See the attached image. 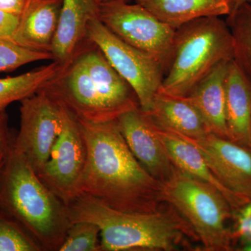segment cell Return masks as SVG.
<instances>
[{"label": "cell", "mask_w": 251, "mask_h": 251, "mask_svg": "<svg viewBox=\"0 0 251 251\" xmlns=\"http://www.w3.org/2000/svg\"><path fill=\"white\" fill-rule=\"evenodd\" d=\"M21 103L20 130L11 146L38 174L62 130V107L44 89Z\"/></svg>", "instance_id": "cell-9"}, {"label": "cell", "mask_w": 251, "mask_h": 251, "mask_svg": "<svg viewBox=\"0 0 251 251\" xmlns=\"http://www.w3.org/2000/svg\"><path fill=\"white\" fill-rule=\"evenodd\" d=\"M246 4H251V0H233V7L230 14H233L237 9Z\"/></svg>", "instance_id": "cell-29"}, {"label": "cell", "mask_w": 251, "mask_h": 251, "mask_svg": "<svg viewBox=\"0 0 251 251\" xmlns=\"http://www.w3.org/2000/svg\"><path fill=\"white\" fill-rule=\"evenodd\" d=\"M177 135L201 151L225 187L246 202H251V150L212 133L198 140Z\"/></svg>", "instance_id": "cell-11"}, {"label": "cell", "mask_w": 251, "mask_h": 251, "mask_svg": "<svg viewBox=\"0 0 251 251\" xmlns=\"http://www.w3.org/2000/svg\"><path fill=\"white\" fill-rule=\"evenodd\" d=\"M61 67L53 62L16 76L0 78V113L10 104L39 92L52 80Z\"/></svg>", "instance_id": "cell-20"}, {"label": "cell", "mask_w": 251, "mask_h": 251, "mask_svg": "<svg viewBox=\"0 0 251 251\" xmlns=\"http://www.w3.org/2000/svg\"><path fill=\"white\" fill-rule=\"evenodd\" d=\"M62 3V0H27L11 41L31 50L51 53Z\"/></svg>", "instance_id": "cell-14"}, {"label": "cell", "mask_w": 251, "mask_h": 251, "mask_svg": "<svg viewBox=\"0 0 251 251\" xmlns=\"http://www.w3.org/2000/svg\"><path fill=\"white\" fill-rule=\"evenodd\" d=\"M71 224L94 223L100 228V251H174L186 237L199 239L189 223L168 203L152 213L117 210L81 193L67 205Z\"/></svg>", "instance_id": "cell-3"}, {"label": "cell", "mask_w": 251, "mask_h": 251, "mask_svg": "<svg viewBox=\"0 0 251 251\" xmlns=\"http://www.w3.org/2000/svg\"><path fill=\"white\" fill-rule=\"evenodd\" d=\"M234 41V59L251 80V4L227 16Z\"/></svg>", "instance_id": "cell-21"}, {"label": "cell", "mask_w": 251, "mask_h": 251, "mask_svg": "<svg viewBox=\"0 0 251 251\" xmlns=\"http://www.w3.org/2000/svg\"><path fill=\"white\" fill-rule=\"evenodd\" d=\"M12 140L10 138L8 128V117L6 112L0 113V152L7 151Z\"/></svg>", "instance_id": "cell-27"}, {"label": "cell", "mask_w": 251, "mask_h": 251, "mask_svg": "<svg viewBox=\"0 0 251 251\" xmlns=\"http://www.w3.org/2000/svg\"><path fill=\"white\" fill-rule=\"evenodd\" d=\"M236 215L237 224L235 231L232 232L233 242L235 239H240L243 250L251 251V202L241 208Z\"/></svg>", "instance_id": "cell-25"}, {"label": "cell", "mask_w": 251, "mask_h": 251, "mask_svg": "<svg viewBox=\"0 0 251 251\" xmlns=\"http://www.w3.org/2000/svg\"><path fill=\"white\" fill-rule=\"evenodd\" d=\"M229 61L218 64L186 97L201 114L208 132L227 140L226 78Z\"/></svg>", "instance_id": "cell-16"}, {"label": "cell", "mask_w": 251, "mask_h": 251, "mask_svg": "<svg viewBox=\"0 0 251 251\" xmlns=\"http://www.w3.org/2000/svg\"><path fill=\"white\" fill-rule=\"evenodd\" d=\"M0 251H44L22 226L0 211Z\"/></svg>", "instance_id": "cell-22"}, {"label": "cell", "mask_w": 251, "mask_h": 251, "mask_svg": "<svg viewBox=\"0 0 251 251\" xmlns=\"http://www.w3.org/2000/svg\"><path fill=\"white\" fill-rule=\"evenodd\" d=\"M0 209L21 225L43 250L59 251L71 225L67 206L11 144L0 178Z\"/></svg>", "instance_id": "cell-4"}, {"label": "cell", "mask_w": 251, "mask_h": 251, "mask_svg": "<svg viewBox=\"0 0 251 251\" xmlns=\"http://www.w3.org/2000/svg\"><path fill=\"white\" fill-rule=\"evenodd\" d=\"M126 143L140 164L161 182L169 179L176 167L158 138L150 117L140 107L116 120Z\"/></svg>", "instance_id": "cell-12"}, {"label": "cell", "mask_w": 251, "mask_h": 251, "mask_svg": "<svg viewBox=\"0 0 251 251\" xmlns=\"http://www.w3.org/2000/svg\"><path fill=\"white\" fill-rule=\"evenodd\" d=\"M175 29L195 20L228 16L233 0H132Z\"/></svg>", "instance_id": "cell-19"}, {"label": "cell", "mask_w": 251, "mask_h": 251, "mask_svg": "<svg viewBox=\"0 0 251 251\" xmlns=\"http://www.w3.org/2000/svg\"><path fill=\"white\" fill-rule=\"evenodd\" d=\"M27 0H0V10L21 16Z\"/></svg>", "instance_id": "cell-28"}, {"label": "cell", "mask_w": 251, "mask_h": 251, "mask_svg": "<svg viewBox=\"0 0 251 251\" xmlns=\"http://www.w3.org/2000/svg\"><path fill=\"white\" fill-rule=\"evenodd\" d=\"M7 151L8 150L0 152V178H1V173H2L3 169H4L5 163H6Z\"/></svg>", "instance_id": "cell-30"}, {"label": "cell", "mask_w": 251, "mask_h": 251, "mask_svg": "<svg viewBox=\"0 0 251 251\" xmlns=\"http://www.w3.org/2000/svg\"><path fill=\"white\" fill-rule=\"evenodd\" d=\"M152 122L155 132L176 168L215 186L228 201L233 213L248 204L221 184L206 164L201 151L194 145L169 130L160 128Z\"/></svg>", "instance_id": "cell-17"}, {"label": "cell", "mask_w": 251, "mask_h": 251, "mask_svg": "<svg viewBox=\"0 0 251 251\" xmlns=\"http://www.w3.org/2000/svg\"><path fill=\"white\" fill-rule=\"evenodd\" d=\"M234 59V41L227 23L221 17H205L176 29L171 62L159 91L187 97L214 67Z\"/></svg>", "instance_id": "cell-5"}, {"label": "cell", "mask_w": 251, "mask_h": 251, "mask_svg": "<svg viewBox=\"0 0 251 251\" xmlns=\"http://www.w3.org/2000/svg\"><path fill=\"white\" fill-rule=\"evenodd\" d=\"M87 36L134 91L140 108L145 113L150 112L164 76L161 64L117 37L99 18L89 23Z\"/></svg>", "instance_id": "cell-8"}, {"label": "cell", "mask_w": 251, "mask_h": 251, "mask_svg": "<svg viewBox=\"0 0 251 251\" xmlns=\"http://www.w3.org/2000/svg\"><path fill=\"white\" fill-rule=\"evenodd\" d=\"M44 90L78 120L102 123L138 108L131 87L87 39Z\"/></svg>", "instance_id": "cell-2"}, {"label": "cell", "mask_w": 251, "mask_h": 251, "mask_svg": "<svg viewBox=\"0 0 251 251\" xmlns=\"http://www.w3.org/2000/svg\"><path fill=\"white\" fill-rule=\"evenodd\" d=\"M100 3L106 2V1H115V0H99ZM125 1H129V0H125Z\"/></svg>", "instance_id": "cell-31"}, {"label": "cell", "mask_w": 251, "mask_h": 251, "mask_svg": "<svg viewBox=\"0 0 251 251\" xmlns=\"http://www.w3.org/2000/svg\"><path fill=\"white\" fill-rule=\"evenodd\" d=\"M146 114L160 128L191 139H201L209 133L201 114L186 97H173L158 90L152 108Z\"/></svg>", "instance_id": "cell-18"}, {"label": "cell", "mask_w": 251, "mask_h": 251, "mask_svg": "<svg viewBox=\"0 0 251 251\" xmlns=\"http://www.w3.org/2000/svg\"><path fill=\"white\" fill-rule=\"evenodd\" d=\"M52 59L50 52L31 50L13 41L0 39V72H11L30 63Z\"/></svg>", "instance_id": "cell-24"}, {"label": "cell", "mask_w": 251, "mask_h": 251, "mask_svg": "<svg viewBox=\"0 0 251 251\" xmlns=\"http://www.w3.org/2000/svg\"><path fill=\"white\" fill-rule=\"evenodd\" d=\"M162 184L165 201L189 223L206 251L232 250V232L226 222L233 211L215 186L176 168Z\"/></svg>", "instance_id": "cell-6"}, {"label": "cell", "mask_w": 251, "mask_h": 251, "mask_svg": "<svg viewBox=\"0 0 251 251\" xmlns=\"http://www.w3.org/2000/svg\"><path fill=\"white\" fill-rule=\"evenodd\" d=\"M99 19L122 41L156 59L166 72L176 29L141 5L125 0L100 3Z\"/></svg>", "instance_id": "cell-7"}, {"label": "cell", "mask_w": 251, "mask_h": 251, "mask_svg": "<svg viewBox=\"0 0 251 251\" xmlns=\"http://www.w3.org/2000/svg\"><path fill=\"white\" fill-rule=\"evenodd\" d=\"M226 120L228 140L251 150V80L234 59L226 74Z\"/></svg>", "instance_id": "cell-15"}, {"label": "cell", "mask_w": 251, "mask_h": 251, "mask_svg": "<svg viewBox=\"0 0 251 251\" xmlns=\"http://www.w3.org/2000/svg\"><path fill=\"white\" fill-rule=\"evenodd\" d=\"M100 228L89 221L72 223L59 251H100Z\"/></svg>", "instance_id": "cell-23"}, {"label": "cell", "mask_w": 251, "mask_h": 251, "mask_svg": "<svg viewBox=\"0 0 251 251\" xmlns=\"http://www.w3.org/2000/svg\"><path fill=\"white\" fill-rule=\"evenodd\" d=\"M99 0H62L58 28L52 51V61L61 68L70 62L87 39V25L99 18Z\"/></svg>", "instance_id": "cell-13"}, {"label": "cell", "mask_w": 251, "mask_h": 251, "mask_svg": "<svg viewBox=\"0 0 251 251\" xmlns=\"http://www.w3.org/2000/svg\"><path fill=\"white\" fill-rule=\"evenodd\" d=\"M62 107V126L49 159L37 175L66 205L80 195L87 148L76 117Z\"/></svg>", "instance_id": "cell-10"}, {"label": "cell", "mask_w": 251, "mask_h": 251, "mask_svg": "<svg viewBox=\"0 0 251 251\" xmlns=\"http://www.w3.org/2000/svg\"><path fill=\"white\" fill-rule=\"evenodd\" d=\"M20 16L0 10V39L11 40L17 30Z\"/></svg>", "instance_id": "cell-26"}, {"label": "cell", "mask_w": 251, "mask_h": 251, "mask_svg": "<svg viewBox=\"0 0 251 251\" xmlns=\"http://www.w3.org/2000/svg\"><path fill=\"white\" fill-rule=\"evenodd\" d=\"M77 120L87 148L80 194L126 212H156L164 206L162 182L136 159L116 120L102 123Z\"/></svg>", "instance_id": "cell-1"}]
</instances>
